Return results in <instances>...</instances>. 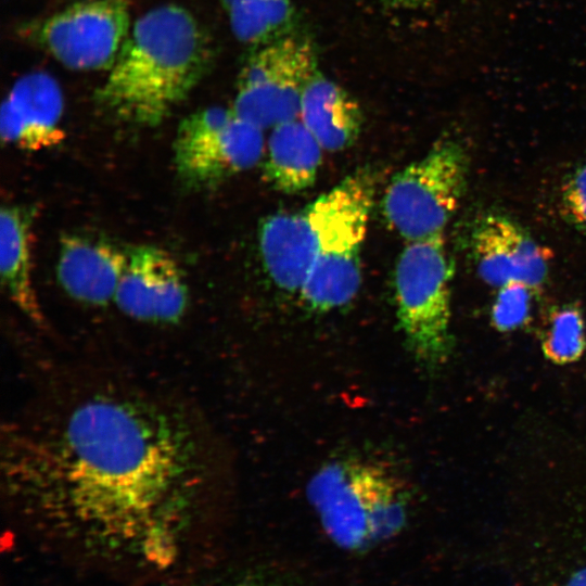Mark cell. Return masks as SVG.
<instances>
[{
	"instance_id": "1",
	"label": "cell",
	"mask_w": 586,
	"mask_h": 586,
	"mask_svg": "<svg viewBox=\"0 0 586 586\" xmlns=\"http://www.w3.org/2000/svg\"><path fill=\"white\" fill-rule=\"evenodd\" d=\"M10 434L8 486L85 528L130 538L160 527L201 481L192 429L152 402L82 396Z\"/></svg>"
},
{
	"instance_id": "2",
	"label": "cell",
	"mask_w": 586,
	"mask_h": 586,
	"mask_svg": "<svg viewBox=\"0 0 586 586\" xmlns=\"http://www.w3.org/2000/svg\"><path fill=\"white\" fill-rule=\"evenodd\" d=\"M211 61L208 38L187 9L153 8L131 25L95 100L122 122L157 126L200 84Z\"/></svg>"
},
{
	"instance_id": "3",
	"label": "cell",
	"mask_w": 586,
	"mask_h": 586,
	"mask_svg": "<svg viewBox=\"0 0 586 586\" xmlns=\"http://www.w3.org/2000/svg\"><path fill=\"white\" fill-rule=\"evenodd\" d=\"M328 537L348 551H366L399 534L408 520L409 493L391 470L368 460H335L306 487Z\"/></svg>"
},
{
	"instance_id": "4",
	"label": "cell",
	"mask_w": 586,
	"mask_h": 586,
	"mask_svg": "<svg viewBox=\"0 0 586 586\" xmlns=\"http://www.w3.org/2000/svg\"><path fill=\"white\" fill-rule=\"evenodd\" d=\"M451 273L443 233L409 242L395 268L399 328L410 353L431 369L446 362L453 348Z\"/></svg>"
},
{
	"instance_id": "5",
	"label": "cell",
	"mask_w": 586,
	"mask_h": 586,
	"mask_svg": "<svg viewBox=\"0 0 586 586\" xmlns=\"http://www.w3.org/2000/svg\"><path fill=\"white\" fill-rule=\"evenodd\" d=\"M329 194L330 209L317 255L298 292L305 304L319 311L349 303L360 286V251L373 204L374 182L369 174H355Z\"/></svg>"
},
{
	"instance_id": "6",
	"label": "cell",
	"mask_w": 586,
	"mask_h": 586,
	"mask_svg": "<svg viewBox=\"0 0 586 586\" xmlns=\"http://www.w3.org/2000/svg\"><path fill=\"white\" fill-rule=\"evenodd\" d=\"M467 174L463 148L437 142L392 179L383 201L387 221L408 242L442 234L460 205Z\"/></svg>"
},
{
	"instance_id": "7",
	"label": "cell",
	"mask_w": 586,
	"mask_h": 586,
	"mask_svg": "<svg viewBox=\"0 0 586 586\" xmlns=\"http://www.w3.org/2000/svg\"><path fill=\"white\" fill-rule=\"evenodd\" d=\"M173 151L179 182L199 191L255 166L264 153L263 129L232 109L207 106L180 122Z\"/></svg>"
},
{
	"instance_id": "8",
	"label": "cell",
	"mask_w": 586,
	"mask_h": 586,
	"mask_svg": "<svg viewBox=\"0 0 586 586\" xmlns=\"http://www.w3.org/2000/svg\"><path fill=\"white\" fill-rule=\"evenodd\" d=\"M316 74L310 42L285 35L257 47L246 60L231 109L263 130L297 119L303 92Z\"/></svg>"
},
{
	"instance_id": "9",
	"label": "cell",
	"mask_w": 586,
	"mask_h": 586,
	"mask_svg": "<svg viewBox=\"0 0 586 586\" xmlns=\"http://www.w3.org/2000/svg\"><path fill=\"white\" fill-rule=\"evenodd\" d=\"M124 0L78 2L28 24L24 35L75 71L110 69L129 31Z\"/></svg>"
},
{
	"instance_id": "10",
	"label": "cell",
	"mask_w": 586,
	"mask_h": 586,
	"mask_svg": "<svg viewBox=\"0 0 586 586\" xmlns=\"http://www.w3.org/2000/svg\"><path fill=\"white\" fill-rule=\"evenodd\" d=\"M181 268L166 251L139 245L127 250L114 303L128 317L151 323L179 321L188 306Z\"/></svg>"
},
{
	"instance_id": "11",
	"label": "cell",
	"mask_w": 586,
	"mask_h": 586,
	"mask_svg": "<svg viewBox=\"0 0 586 586\" xmlns=\"http://www.w3.org/2000/svg\"><path fill=\"white\" fill-rule=\"evenodd\" d=\"M330 209L329 192L295 213L267 218L259 233L264 266L282 290L300 292L314 265Z\"/></svg>"
},
{
	"instance_id": "12",
	"label": "cell",
	"mask_w": 586,
	"mask_h": 586,
	"mask_svg": "<svg viewBox=\"0 0 586 586\" xmlns=\"http://www.w3.org/2000/svg\"><path fill=\"white\" fill-rule=\"evenodd\" d=\"M471 251L480 278L497 289L522 281L535 291L547 278L549 252L504 216L489 215L480 221L472 232Z\"/></svg>"
},
{
	"instance_id": "13",
	"label": "cell",
	"mask_w": 586,
	"mask_h": 586,
	"mask_svg": "<svg viewBox=\"0 0 586 586\" xmlns=\"http://www.w3.org/2000/svg\"><path fill=\"white\" fill-rule=\"evenodd\" d=\"M63 109L62 90L52 76L44 72L25 74L2 103V141L33 152L59 145L65 138Z\"/></svg>"
},
{
	"instance_id": "14",
	"label": "cell",
	"mask_w": 586,
	"mask_h": 586,
	"mask_svg": "<svg viewBox=\"0 0 586 586\" xmlns=\"http://www.w3.org/2000/svg\"><path fill=\"white\" fill-rule=\"evenodd\" d=\"M127 260V250L104 240L81 234L61 239L56 277L74 300L104 306L114 302Z\"/></svg>"
},
{
	"instance_id": "15",
	"label": "cell",
	"mask_w": 586,
	"mask_h": 586,
	"mask_svg": "<svg viewBox=\"0 0 586 586\" xmlns=\"http://www.w3.org/2000/svg\"><path fill=\"white\" fill-rule=\"evenodd\" d=\"M35 208L20 204L1 207L0 270L11 301L36 323L42 311L33 281V224Z\"/></svg>"
},
{
	"instance_id": "16",
	"label": "cell",
	"mask_w": 586,
	"mask_h": 586,
	"mask_svg": "<svg viewBox=\"0 0 586 586\" xmlns=\"http://www.w3.org/2000/svg\"><path fill=\"white\" fill-rule=\"evenodd\" d=\"M300 117L322 149L328 151L351 146L362 127V113L356 100L319 73L303 92Z\"/></svg>"
},
{
	"instance_id": "17",
	"label": "cell",
	"mask_w": 586,
	"mask_h": 586,
	"mask_svg": "<svg viewBox=\"0 0 586 586\" xmlns=\"http://www.w3.org/2000/svg\"><path fill=\"white\" fill-rule=\"evenodd\" d=\"M322 146L302 120L275 126L267 143L264 175L278 191L297 193L316 180Z\"/></svg>"
},
{
	"instance_id": "18",
	"label": "cell",
	"mask_w": 586,
	"mask_h": 586,
	"mask_svg": "<svg viewBox=\"0 0 586 586\" xmlns=\"http://www.w3.org/2000/svg\"><path fill=\"white\" fill-rule=\"evenodd\" d=\"M222 4L234 37L256 48L285 36L293 20L292 0H222Z\"/></svg>"
},
{
	"instance_id": "19",
	"label": "cell",
	"mask_w": 586,
	"mask_h": 586,
	"mask_svg": "<svg viewBox=\"0 0 586 586\" xmlns=\"http://www.w3.org/2000/svg\"><path fill=\"white\" fill-rule=\"evenodd\" d=\"M585 327L581 310L566 305L552 313L543 341L545 356L556 364L576 361L584 353Z\"/></svg>"
},
{
	"instance_id": "20",
	"label": "cell",
	"mask_w": 586,
	"mask_h": 586,
	"mask_svg": "<svg viewBox=\"0 0 586 586\" xmlns=\"http://www.w3.org/2000/svg\"><path fill=\"white\" fill-rule=\"evenodd\" d=\"M533 291L522 281H510L498 288L492 308V321L497 330H513L527 319Z\"/></svg>"
},
{
	"instance_id": "21",
	"label": "cell",
	"mask_w": 586,
	"mask_h": 586,
	"mask_svg": "<svg viewBox=\"0 0 586 586\" xmlns=\"http://www.w3.org/2000/svg\"><path fill=\"white\" fill-rule=\"evenodd\" d=\"M564 218L586 233V161L566 177L560 196Z\"/></svg>"
},
{
	"instance_id": "22",
	"label": "cell",
	"mask_w": 586,
	"mask_h": 586,
	"mask_svg": "<svg viewBox=\"0 0 586 586\" xmlns=\"http://www.w3.org/2000/svg\"><path fill=\"white\" fill-rule=\"evenodd\" d=\"M566 586H586V568L577 571Z\"/></svg>"
},
{
	"instance_id": "23",
	"label": "cell",
	"mask_w": 586,
	"mask_h": 586,
	"mask_svg": "<svg viewBox=\"0 0 586 586\" xmlns=\"http://www.w3.org/2000/svg\"><path fill=\"white\" fill-rule=\"evenodd\" d=\"M391 1L402 7L413 8V7L429 4L435 0H391Z\"/></svg>"
}]
</instances>
